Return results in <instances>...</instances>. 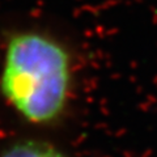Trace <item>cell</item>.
<instances>
[{"instance_id":"1","label":"cell","mask_w":157,"mask_h":157,"mask_svg":"<svg viewBox=\"0 0 157 157\" xmlns=\"http://www.w3.org/2000/svg\"><path fill=\"white\" fill-rule=\"evenodd\" d=\"M73 59L68 47L45 32L17 30L4 43L0 96L25 122L54 124L68 109Z\"/></svg>"},{"instance_id":"2","label":"cell","mask_w":157,"mask_h":157,"mask_svg":"<svg viewBox=\"0 0 157 157\" xmlns=\"http://www.w3.org/2000/svg\"><path fill=\"white\" fill-rule=\"evenodd\" d=\"M0 157H70L50 141L20 139L0 151Z\"/></svg>"}]
</instances>
